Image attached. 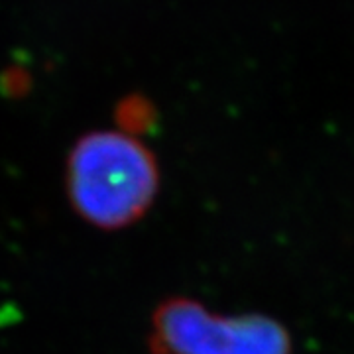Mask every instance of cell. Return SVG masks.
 I'll return each mask as SVG.
<instances>
[{
	"label": "cell",
	"mask_w": 354,
	"mask_h": 354,
	"mask_svg": "<svg viewBox=\"0 0 354 354\" xmlns=\"http://www.w3.org/2000/svg\"><path fill=\"white\" fill-rule=\"evenodd\" d=\"M67 195L93 227L116 230L136 223L158 195L160 169L153 153L132 134L91 132L67 160Z\"/></svg>",
	"instance_id": "cell-1"
},
{
	"label": "cell",
	"mask_w": 354,
	"mask_h": 354,
	"mask_svg": "<svg viewBox=\"0 0 354 354\" xmlns=\"http://www.w3.org/2000/svg\"><path fill=\"white\" fill-rule=\"evenodd\" d=\"M153 354H291L290 333L266 315H215L193 299H167L152 319Z\"/></svg>",
	"instance_id": "cell-2"
},
{
	"label": "cell",
	"mask_w": 354,
	"mask_h": 354,
	"mask_svg": "<svg viewBox=\"0 0 354 354\" xmlns=\"http://www.w3.org/2000/svg\"><path fill=\"white\" fill-rule=\"evenodd\" d=\"M153 114L152 104L148 101H142L140 97L136 99H128L120 111H118V122L122 127V132L127 134H142L153 124Z\"/></svg>",
	"instance_id": "cell-3"
}]
</instances>
